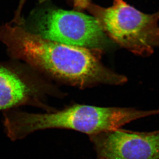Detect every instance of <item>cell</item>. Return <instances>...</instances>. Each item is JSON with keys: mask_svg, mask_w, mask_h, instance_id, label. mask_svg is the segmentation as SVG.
<instances>
[{"mask_svg": "<svg viewBox=\"0 0 159 159\" xmlns=\"http://www.w3.org/2000/svg\"><path fill=\"white\" fill-rule=\"evenodd\" d=\"M0 41L13 57L80 89L127 81L126 77L107 69L88 48L54 42L10 24L0 26Z\"/></svg>", "mask_w": 159, "mask_h": 159, "instance_id": "obj_1", "label": "cell"}, {"mask_svg": "<svg viewBox=\"0 0 159 159\" xmlns=\"http://www.w3.org/2000/svg\"><path fill=\"white\" fill-rule=\"evenodd\" d=\"M159 114V109L142 110L134 108L98 107L74 104L61 110L34 113L10 110L5 114L4 126L11 141L47 129L72 130L95 135L120 128L139 119Z\"/></svg>", "mask_w": 159, "mask_h": 159, "instance_id": "obj_2", "label": "cell"}, {"mask_svg": "<svg viewBox=\"0 0 159 159\" xmlns=\"http://www.w3.org/2000/svg\"><path fill=\"white\" fill-rule=\"evenodd\" d=\"M88 8L104 32L132 53L148 56L159 47V11L144 14L124 0H113L108 8L91 3Z\"/></svg>", "mask_w": 159, "mask_h": 159, "instance_id": "obj_3", "label": "cell"}, {"mask_svg": "<svg viewBox=\"0 0 159 159\" xmlns=\"http://www.w3.org/2000/svg\"><path fill=\"white\" fill-rule=\"evenodd\" d=\"M32 21V33L54 42L92 48L108 42L96 19L78 11L44 8L35 13Z\"/></svg>", "mask_w": 159, "mask_h": 159, "instance_id": "obj_4", "label": "cell"}, {"mask_svg": "<svg viewBox=\"0 0 159 159\" xmlns=\"http://www.w3.org/2000/svg\"><path fill=\"white\" fill-rule=\"evenodd\" d=\"M98 159H159V130L115 129L89 136Z\"/></svg>", "mask_w": 159, "mask_h": 159, "instance_id": "obj_5", "label": "cell"}, {"mask_svg": "<svg viewBox=\"0 0 159 159\" xmlns=\"http://www.w3.org/2000/svg\"><path fill=\"white\" fill-rule=\"evenodd\" d=\"M37 87L6 68L0 66V111H6L22 105L33 106L51 112L55 110L43 100Z\"/></svg>", "mask_w": 159, "mask_h": 159, "instance_id": "obj_6", "label": "cell"}, {"mask_svg": "<svg viewBox=\"0 0 159 159\" xmlns=\"http://www.w3.org/2000/svg\"><path fill=\"white\" fill-rule=\"evenodd\" d=\"M26 1L27 0H19L18 8H17V11H16L15 16L14 20H13V22L17 23L18 25H20L22 23L21 12H22L23 7L25 4Z\"/></svg>", "mask_w": 159, "mask_h": 159, "instance_id": "obj_7", "label": "cell"}, {"mask_svg": "<svg viewBox=\"0 0 159 159\" xmlns=\"http://www.w3.org/2000/svg\"><path fill=\"white\" fill-rule=\"evenodd\" d=\"M74 7L77 10L88 8L91 4V0H73Z\"/></svg>", "mask_w": 159, "mask_h": 159, "instance_id": "obj_8", "label": "cell"}, {"mask_svg": "<svg viewBox=\"0 0 159 159\" xmlns=\"http://www.w3.org/2000/svg\"></svg>", "mask_w": 159, "mask_h": 159, "instance_id": "obj_9", "label": "cell"}]
</instances>
